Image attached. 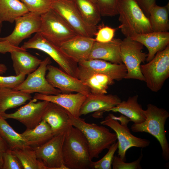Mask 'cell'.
Segmentation results:
<instances>
[{
  "mask_svg": "<svg viewBox=\"0 0 169 169\" xmlns=\"http://www.w3.org/2000/svg\"><path fill=\"white\" fill-rule=\"evenodd\" d=\"M22 134L29 146L33 149L42 146L55 136L50 125L44 120L34 128L26 129Z\"/></svg>",
  "mask_w": 169,
  "mask_h": 169,
  "instance_id": "obj_25",
  "label": "cell"
},
{
  "mask_svg": "<svg viewBox=\"0 0 169 169\" xmlns=\"http://www.w3.org/2000/svg\"><path fill=\"white\" fill-rule=\"evenodd\" d=\"M78 67L77 78L82 81L95 73L105 74L114 80L120 81L125 79L127 74L123 64H114L100 59L81 60L78 62Z\"/></svg>",
  "mask_w": 169,
  "mask_h": 169,
  "instance_id": "obj_11",
  "label": "cell"
},
{
  "mask_svg": "<svg viewBox=\"0 0 169 169\" xmlns=\"http://www.w3.org/2000/svg\"><path fill=\"white\" fill-rule=\"evenodd\" d=\"M169 3L162 6L156 4L150 8L148 18L153 32H168L169 30Z\"/></svg>",
  "mask_w": 169,
  "mask_h": 169,
  "instance_id": "obj_29",
  "label": "cell"
},
{
  "mask_svg": "<svg viewBox=\"0 0 169 169\" xmlns=\"http://www.w3.org/2000/svg\"><path fill=\"white\" fill-rule=\"evenodd\" d=\"M46 78L54 87L63 94L76 92L87 95L91 93L90 88L82 81L73 77L58 68L49 64L47 67Z\"/></svg>",
  "mask_w": 169,
  "mask_h": 169,
  "instance_id": "obj_14",
  "label": "cell"
},
{
  "mask_svg": "<svg viewBox=\"0 0 169 169\" xmlns=\"http://www.w3.org/2000/svg\"><path fill=\"white\" fill-rule=\"evenodd\" d=\"M119 28L125 37L152 32L149 18L135 0H117Z\"/></svg>",
  "mask_w": 169,
  "mask_h": 169,
  "instance_id": "obj_3",
  "label": "cell"
},
{
  "mask_svg": "<svg viewBox=\"0 0 169 169\" xmlns=\"http://www.w3.org/2000/svg\"><path fill=\"white\" fill-rule=\"evenodd\" d=\"M69 122L79 129L85 137L89 145L90 155L92 160L98 158L99 155L117 140L115 133H112L104 126L86 122L80 117H76L69 114Z\"/></svg>",
  "mask_w": 169,
  "mask_h": 169,
  "instance_id": "obj_4",
  "label": "cell"
},
{
  "mask_svg": "<svg viewBox=\"0 0 169 169\" xmlns=\"http://www.w3.org/2000/svg\"><path fill=\"white\" fill-rule=\"evenodd\" d=\"M117 0H96V4L101 16L113 17L118 15Z\"/></svg>",
  "mask_w": 169,
  "mask_h": 169,
  "instance_id": "obj_35",
  "label": "cell"
},
{
  "mask_svg": "<svg viewBox=\"0 0 169 169\" xmlns=\"http://www.w3.org/2000/svg\"><path fill=\"white\" fill-rule=\"evenodd\" d=\"M121 100L116 95L95 94L90 93L86 96L81 106L80 117L93 112H96L94 116H100L110 109L116 106Z\"/></svg>",
  "mask_w": 169,
  "mask_h": 169,
  "instance_id": "obj_17",
  "label": "cell"
},
{
  "mask_svg": "<svg viewBox=\"0 0 169 169\" xmlns=\"http://www.w3.org/2000/svg\"><path fill=\"white\" fill-rule=\"evenodd\" d=\"M26 51L21 47H16L10 44L7 41L0 40V53L5 54L13 51Z\"/></svg>",
  "mask_w": 169,
  "mask_h": 169,
  "instance_id": "obj_40",
  "label": "cell"
},
{
  "mask_svg": "<svg viewBox=\"0 0 169 169\" xmlns=\"http://www.w3.org/2000/svg\"><path fill=\"white\" fill-rule=\"evenodd\" d=\"M39 33L46 40L60 47L64 43L78 35L65 21L51 8L41 15Z\"/></svg>",
  "mask_w": 169,
  "mask_h": 169,
  "instance_id": "obj_6",
  "label": "cell"
},
{
  "mask_svg": "<svg viewBox=\"0 0 169 169\" xmlns=\"http://www.w3.org/2000/svg\"><path fill=\"white\" fill-rule=\"evenodd\" d=\"M25 76V75L21 74L15 76L0 75V87L14 89L23 81Z\"/></svg>",
  "mask_w": 169,
  "mask_h": 169,
  "instance_id": "obj_38",
  "label": "cell"
},
{
  "mask_svg": "<svg viewBox=\"0 0 169 169\" xmlns=\"http://www.w3.org/2000/svg\"><path fill=\"white\" fill-rule=\"evenodd\" d=\"M65 135L64 132L56 135L34 149L38 160L46 169H67L64 164L62 154Z\"/></svg>",
  "mask_w": 169,
  "mask_h": 169,
  "instance_id": "obj_13",
  "label": "cell"
},
{
  "mask_svg": "<svg viewBox=\"0 0 169 169\" xmlns=\"http://www.w3.org/2000/svg\"><path fill=\"white\" fill-rule=\"evenodd\" d=\"M1 117V114H0V118Z\"/></svg>",
  "mask_w": 169,
  "mask_h": 169,
  "instance_id": "obj_46",
  "label": "cell"
},
{
  "mask_svg": "<svg viewBox=\"0 0 169 169\" xmlns=\"http://www.w3.org/2000/svg\"><path fill=\"white\" fill-rule=\"evenodd\" d=\"M90 89L91 93L95 94L107 93L109 86L114 83V80L103 74L95 73L82 81Z\"/></svg>",
  "mask_w": 169,
  "mask_h": 169,
  "instance_id": "obj_31",
  "label": "cell"
},
{
  "mask_svg": "<svg viewBox=\"0 0 169 169\" xmlns=\"http://www.w3.org/2000/svg\"><path fill=\"white\" fill-rule=\"evenodd\" d=\"M51 8L62 17L78 35L92 38L95 35L97 26L85 22L73 0H52Z\"/></svg>",
  "mask_w": 169,
  "mask_h": 169,
  "instance_id": "obj_10",
  "label": "cell"
},
{
  "mask_svg": "<svg viewBox=\"0 0 169 169\" xmlns=\"http://www.w3.org/2000/svg\"><path fill=\"white\" fill-rule=\"evenodd\" d=\"M118 148V142L116 141L110 146L107 153L101 159L97 161L93 162V169H111L112 161Z\"/></svg>",
  "mask_w": 169,
  "mask_h": 169,
  "instance_id": "obj_34",
  "label": "cell"
},
{
  "mask_svg": "<svg viewBox=\"0 0 169 169\" xmlns=\"http://www.w3.org/2000/svg\"><path fill=\"white\" fill-rule=\"evenodd\" d=\"M138 96L136 95L128 97L126 100L121 101L107 112H119L128 118L135 124L143 122L146 119L144 110L138 102Z\"/></svg>",
  "mask_w": 169,
  "mask_h": 169,
  "instance_id": "obj_23",
  "label": "cell"
},
{
  "mask_svg": "<svg viewBox=\"0 0 169 169\" xmlns=\"http://www.w3.org/2000/svg\"><path fill=\"white\" fill-rule=\"evenodd\" d=\"M137 41L147 49L148 53L146 61L148 62L156 53L164 49L169 44V33L151 32L137 34L130 38Z\"/></svg>",
  "mask_w": 169,
  "mask_h": 169,
  "instance_id": "obj_21",
  "label": "cell"
},
{
  "mask_svg": "<svg viewBox=\"0 0 169 169\" xmlns=\"http://www.w3.org/2000/svg\"><path fill=\"white\" fill-rule=\"evenodd\" d=\"M86 95L80 93H60L56 95H46L36 93L33 99L46 100L63 107L73 116L79 117L80 109Z\"/></svg>",
  "mask_w": 169,
  "mask_h": 169,
  "instance_id": "obj_18",
  "label": "cell"
},
{
  "mask_svg": "<svg viewBox=\"0 0 169 169\" xmlns=\"http://www.w3.org/2000/svg\"><path fill=\"white\" fill-rule=\"evenodd\" d=\"M12 33L4 37H0V41H7L11 45L19 47L24 39L33 33H38L41 24V15L28 12L17 18Z\"/></svg>",
  "mask_w": 169,
  "mask_h": 169,
  "instance_id": "obj_15",
  "label": "cell"
},
{
  "mask_svg": "<svg viewBox=\"0 0 169 169\" xmlns=\"http://www.w3.org/2000/svg\"><path fill=\"white\" fill-rule=\"evenodd\" d=\"M69 114L61 106L49 102L43 114L42 120L50 125L56 135L65 132L71 125L69 122Z\"/></svg>",
  "mask_w": 169,
  "mask_h": 169,
  "instance_id": "obj_20",
  "label": "cell"
},
{
  "mask_svg": "<svg viewBox=\"0 0 169 169\" xmlns=\"http://www.w3.org/2000/svg\"><path fill=\"white\" fill-rule=\"evenodd\" d=\"M32 98L31 94L13 89L0 87V114L25 104Z\"/></svg>",
  "mask_w": 169,
  "mask_h": 169,
  "instance_id": "obj_26",
  "label": "cell"
},
{
  "mask_svg": "<svg viewBox=\"0 0 169 169\" xmlns=\"http://www.w3.org/2000/svg\"><path fill=\"white\" fill-rule=\"evenodd\" d=\"M29 12L41 15L51 9L52 0H19Z\"/></svg>",
  "mask_w": 169,
  "mask_h": 169,
  "instance_id": "obj_33",
  "label": "cell"
},
{
  "mask_svg": "<svg viewBox=\"0 0 169 169\" xmlns=\"http://www.w3.org/2000/svg\"><path fill=\"white\" fill-rule=\"evenodd\" d=\"M29 12L19 0H0V19L12 23L18 17Z\"/></svg>",
  "mask_w": 169,
  "mask_h": 169,
  "instance_id": "obj_28",
  "label": "cell"
},
{
  "mask_svg": "<svg viewBox=\"0 0 169 169\" xmlns=\"http://www.w3.org/2000/svg\"><path fill=\"white\" fill-rule=\"evenodd\" d=\"M51 63L50 58H46L35 71L28 74L26 79L13 89L30 94L56 95L62 93L59 90L53 87L46 79L47 67Z\"/></svg>",
  "mask_w": 169,
  "mask_h": 169,
  "instance_id": "obj_12",
  "label": "cell"
},
{
  "mask_svg": "<svg viewBox=\"0 0 169 169\" xmlns=\"http://www.w3.org/2000/svg\"><path fill=\"white\" fill-rule=\"evenodd\" d=\"M8 149H9L6 144L0 136V169L2 168L3 155Z\"/></svg>",
  "mask_w": 169,
  "mask_h": 169,
  "instance_id": "obj_42",
  "label": "cell"
},
{
  "mask_svg": "<svg viewBox=\"0 0 169 169\" xmlns=\"http://www.w3.org/2000/svg\"><path fill=\"white\" fill-rule=\"evenodd\" d=\"M0 136L11 150L31 147L22 134L16 132L5 119L0 118Z\"/></svg>",
  "mask_w": 169,
  "mask_h": 169,
  "instance_id": "obj_27",
  "label": "cell"
},
{
  "mask_svg": "<svg viewBox=\"0 0 169 169\" xmlns=\"http://www.w3.org/2000/svg\"><path fill=\"white\" fill-rule=\"evenodd\" d=\"M2 22L1 21L0 19V33L2 31Z\"/></svg>",
  "mask_w": 169,
  "mask_h": 169,
  "instance_id": "obj_44",
  "label": "cell"
},
{
  "mask_svg": "<svg viewBox=\"0 0 169 169\" xmlns=\"http://www.w3.org/2000/svg\"><path fill=\"white\" fill-rule=\"evenodd\" d=\"M10 53L16 75L30 74L38 67L42 61L27 51H13Z\"/></svg>",
  "mask_w": 169,
  "mask_h": 169,
  "instance_id": "obj_24",
  "label": "cell"
},
{
  "mask_svg": "<svg viewBox=\"0 0 169 169\" xmlns=\"http://www.w3.org/2000/svg\"><path fill=\"white\" fill-rule=\"evenodd\" d=\"M62 154L67 169H93L87 141L79 129L71 125L65 131Z\"/></svg>",
  "mask_w": 169,
  "mask_h": 169,
  "instance_id": "obj_1",
  "label": "cell"
},
{
  "mask_svg": "<svg viewBox=\"0 0 169 169\" xmlns=\"http://www.w3.org/2000/svg\"><path fill=\"white\" fill-rule=\"evenodd\" d=\"M37 100H30L26 105L21 107L15 112L1 114V117L6 120H15L23 125L27 129L34 128L42 120V117L49 102L42 100L36 102Z\"/></svg>",
  "mask_w": 169,
  "mask_h": 169,
  "instance_id": "obj_16",
  "label": "cell"
},
{
  "mask_svg": "<svg viewBox=\"0 0 169 169\" xmlns=\"http://www.w3.org/2000/svg\"><path fill=\"white\" fill-rule=\"evenodd\" d=\"M140 68L147 87L153 92L160 90L169 77V44Z\"/></svg>",
  "mask_w": 169,
  "mask_h": 169,
  "instance_id": "obj_7",
  "label": "cell"
},
{
  "mask_svg": "<svg viewBox=\"0 0 169 169\" xmlns=\"http://www.w3.org/2000/svg\"><path fill=\"white\" fill-rule=\"evenodd\" d=\"M121 40L119 38H114L107 43L95 41L88 59H100L114 64H123L120 52Z\"/></svg>",
  "mask_w": 169,
  "mask_h": 169,
  "instance_id": "obj_22",
  "label": "cell"
},
{
  "mask_svg": "<svg viewBox=\"0 0 169 169\" xmlns=\"http://www.w3.org/2000/svg\"><path fill=\"white\" fill-rule=\"evenodd\" d=\"M3 159L2 169H23L18 159L10 150L3 153Z\"/></svg>",
  "mask_w": 169,
  "mask_h": 169,
  "instance_id": "obj_37",
  "label": "cell"
},
{
  "mask_svg": "<svg viewBox=\"0 0 169 169\" xmlns=\"http://www.w3.org/2000/svg\"><path fill=\"white\" fill-rule=\"evenodd\" d=\"M115 30V29L107 26L100 28L95 35V41L105 43L111 41L114 38Z\"/></svg>",
  "mask_w": 169,
  "mask_h": 169,
  "instance_id": "obj_39",
  "label": "cell"
},
{
  "mask_svg": "<svg viewBox=\"0 0 169 169\" xmlns=\"http://www.w3.org/2000/svg\"><path fill=\"white\" fill-rule=\"evenodd\" d=\"M148 18L150 8L156 3V0H135Z\"/></svg>",
  "mask_w": 169,
  "mask_h": 169,
  "instance_id": "obj_41",
  "label": "cell"
},
{
  "mask_svg": "<svg viewBox=\"0 0 169 169\" xmlns=\"http://www.w3.org/2000/svg\"><path fill=\"white\" fill-rule=\"evenodd\" d=\"M21 162L23 169H46L38 160L35 150L31 147L11 150Z\"/></svg>",
  "mask_w": 169,
  "mask_h": 169,
  "instance_id": "obj_32",
  "label": "cell"
},
{
  "mask_svg": "<svg viewBox=\"0 0 169 169\" xmlns=\"http://www.w3.org/2000/svg\"><path fill=\"white\" fill-rule=\"evenodd\" d=\"M96 4V0H90Z\"/></svg>",
  "mask_w": 169,
  "mask_h": 169,
  "instance_id": "obj_45",
  "label": "cell"
},
{
  "mask_svg": "<svg viewBox=\"0 0 169 169\" xmlns=\"http://www.w3.org/2000/svg\"><path fill=\"white\" fill-rule=\"evenodd\" d=\"M143 155L141 152L140 155L137 160L132 162L127 163L123 161L118 156H114L112 162L113 169H141V162Z\"/></svg>",
  "mask_w": 169,
  "mask_h": 169,
  "instance_id": "obj_36",
  "label": "cell"
},
{
  "mask_svg": "<svg viewBox=\"0 0 169 169\" xmlns=\"http://www.w3.org/2000/svg\"><path fill=\"white\" fill-rule=\"evenodd\" d=\"M7 70V67L4 64H0V74H2L5 73Z\"/></svg>",
  "mask_w": 169,
  "mask_h": 169,
  "instance_id": "obj_43",
  "label": "cell"
},
{
  "mask_svg": "<svg viewBox=\"0 0 169 169\" xmlns=\"http://www.w3.org/2000/svg\"><path fill=\"white\" fill-rule=\"evenodd\" d=\"M143 45L140 43L125 37L121 40L120 55L123 63L127 70L125 79H133L145 81L141 70L142 63L146 60L147 54L142 51Z\"/></svg>",
  "mask_w": 169,
  "mask_h": 169,
  "instance_id": "obj_9",
  "label": "cell"
},
{
  "mask_svg": "<svg viewBox=\"0 0 169 169\" xmlns=\"http://www.w3.org/2000/svg\"><path fill=\"white\" fill-rule=\"evenodd\" d=\"M146 119L143 122L133 124L131 127L132 131L145 132L154 137L159 142L162 149V156L166 161L169 160V145L166 136L165 125L169 117L168 111L152 104L147 105L144 110Z\"/></svg>",
  "mask_w": 169,
  "mask_h": 169,
  "instance_id": "obj_2",
  "label": "cell"
},
{
  "mask_svg": "<svg viewBox=\"0 0 169 169\" xmlns=\"http://www.w3.org/2000/svg\"><path fill=\"white\" fill-rule=\"evenodd\" d=\"M130 121L123 115L117 117L110 113L100 122L115 131L118 140V156L125 161H126V151L129 148L133 147L145 148L150 144L149 140L136 137L131 133L127 125Z\"/></svg>",
  "mask_w": 169,
  "mask_h": 169,
  "instance_id": "obj_5",
  "label": "cell"
},
{
  "mask_svg": "<svg viewBox=\"0 0 169 169\" xmlns=\"http://www.w3.org/2000/svg\"><path fill=\"white\" fill-rule=\"evenodd\" d=\"M21 47L26 50L35 49L45 52L58 64L62 70L77 78L78 63L65 54L60 47L46 40L39 33H35Z\"/></svg>",
  "mask_w": 169,
  "mask_h": 169,
  "instance_id": "obj_8",
  "label": "cell"
},
{
  "mask_svg": "<svg viewBox=\"0 0 169 169\" xmlns=\"http://www.w3.org/2000/svg\"><path fill=\"white\" fill-rule=\"evenodd\" d=\"M82 18L89 25L97 26L101 15L96 4L90 0H73Z\"/></svg>",
  "mask_w": 169,
  "mask_h": 169,
  "instance_id": "obj_30",
  "label": "cell"
},
{
  "mask_svg": "<svg viewBox=\"0 0 169 169\" xmlns=\"http://www.w3.org/2000/svg\"><path fill=\"white\" fill-rule=\"evenodd\" d=\"M95 42L92 37L77 35L63 43L59 47L67 56L78 62L87 59Z\"/></svg>",
  "mask_w": 169,
  "mask_h": 169,
  "instance_id": "obj_19",
  "label": "cell"
}]
</instances>
